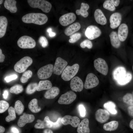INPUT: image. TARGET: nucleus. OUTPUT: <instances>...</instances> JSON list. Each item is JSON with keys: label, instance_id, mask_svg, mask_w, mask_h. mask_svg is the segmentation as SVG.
<instances>
[{"label": "nucleus", "instance_id": "f257e3e1", "mask_svg": "<svg viewBox=\"0 0 133 133\" xmlns=\"http://www.w3.org/2000/svg\"><path fill=\"white\" fill-rule=\"evenodd\" d=\"M48 17L45 14L40 13H31L23 16V22L27 23H33L41 25L46 23L48 20Z\"/></svg>", "mask_w": 133, "mask_h": 133}, {"label": "nucleus", "instance_id": "f03ea898", "mask_svg": "<svg viewBox=\"0 0 133 133\" xmlns=\"http://www.w3.org/2000/svg\"><path fill=\"white\" fill-rule=\"evenodd\" d=\"M79 68L77 64H74L71 66H68L66 67L62 72L61 77L65 81H69L76 75Z\"/></svg>", "mask_w": 133, "mask_h": 133}, {"label": "nucleus", "instance_id": "7ed1b4c3", "mask_svg": "<svg viewBox=\"0 0 133 133\" xmlns=\"http://www.w3.org/2000/svg\"><path fill=\"white\" fill-rule=\"evenodd\" d=\"M27 2L32 7L38 8L46 13H49L52 7L50 3L44 0H28Z\"/></svg>", "mask_w": 133, "mask_h": 133}, {"label": "nucleus", "instance_id": "20e7f679", "mask_svg": "<svg viewBox=\"0 0 133 133\" xmlns=\"http://www.w3.org/2000/svg\"><path fill=\"white\" fill-rule=\"evenodd\" d=\"M32 58L28 56L24 57L15 64L14 69L17 72L20 73L24 72L33 63Z\"/></svg>", "mask_w": 133, "mask_h": 133}, {"label": "nucleus", "instance_id": "39448f33", "mask_svg": "<svg viewBox=\"0 0 133 133\" xmlns=\"http://www.w3.org/2000/svg\"><path fill=\"white\" fill-rule=\"evenodd\" d=\"M17 44L18 46L22 49H32L36 45L35 40L31 37L24 35L21 36L18 40Z\"/></svg>", "mask_w": 133, "mask_h": 133}, {"label": "nucleus", "instance_id": "423d86ee", "mask_svg": "<svg viewBox=\"0 0 133 133\" xmlns=\"http://www.w3.org/2000/svg\"><path fill=\"white\" fill-rule=\"evenodd\" d=\"M53 67L51 64H48L41 67L37 72L38 78L41 79H45L50 77L53 72Z\"/></svg>", "mask_w": 133, "mask_h": 133}, {"label": "nucleus", "instance_id": "0eeeda50", "mask_svg": "<svg viewBox=\"0 0 133 133\" xmlns=\"http://www.w3.org/2000/svg\"><path fill=\"white\" fill-rule=\"evenodd\" d=\"M101 34L100 30L97 26L91 25L88 26L85 32V35L89 39L92 40L99 37Z\"/></svg>", "mask_w": 133, "mask_h": 133}, {"label": "nucleus", "instance_id": "6e6552de", "mask_svg": "<svg viewBox=\"0 0 133 133\" xmlns=\"http://www.w3.org/2000/svg\"><path fill=\"white\" fill-rule=\"evenodd\" d=\"M94 66L96 69L102 74L107 75L108 69L107 64L105 61L101 58H98L94 61Z\"/></svg>", "mask_w": 133, "mask_h": 133}, {"label": "nucleus", "instance_id": "1a4fd4ad", "mask_svg": "<svg viewBox=\"0 0 133 133\" xmlns=\"http://www.w3.org/2000/svg\"><path fill=\"white\" fill-rule=\"evenodd\" d=\"M76 95L73 92L70 91L62 94L58 100L60 104H68L73 102L76 99Z\"/></svg>", "mask_w": 133, "mask_h": 133}, {"label": "nucleus", "instance_id": "9d476101", "mask_svg": "<svg viewBox=\"0 0 133 133\" xmlns=\"http://www.w3.org/2000/svg\"><path fill=\"white\" fill-rule=\"evenodd\" d=\"M99 83V81L97 76L94 74L90 73L86 76L84 87L86 89H91L96 86Z\"/></svg>", "mask_w": 133, "mask_h": 133}, {"label": "nucleus", "instance_id": "9b49d317", "mask_svg": "<svg viewBox=\"0 0 133 133\" xmlns=\"http://www.w3.org/2000/svg\"><path fill=\"white\" fill-rule=\"evenodd\" d=\"M67 64V63L65 60L60 57L57 58L54 66V73L58 75L62 74Z\"/></svg>", "mask_w": 133, "mask_h": 133}, {"label": "nucleus", "instance_id": "f8f14e48", "mask_svg": "<svg viewBox=\"0 0 133 133\" xmlns=\"http://www.w3.org/2000/svg\"><path fill=\"white\" fill-rule=\"evenodd\" d=\"M76 19L75 15L73 13L70 12L61 16L59 19V21L61 25L66 26L73 23Z\"/></svg>", "mask_w": 133, "mask_h": 133}, {"label": "nucleus", "instance_id": "ddd939ff", "mask_svg": "<svg viewBox=\"0 0 133 133\" xmlns=\"http://www.w3.org/2000/svg\"><path fill=\"white\" fill-rule=\"evenodd\" d=\"M80 120L79 118L76 116H72L67 115L64 116L62 118V123L64 125H70L74 127H76L78 126Z\"/></svg>", "mask_w": 133, "mask_h": 133}, {"label": "nucleus", "instance_id": "4468645a", "mask_svg": "<svg viewBox=\"0 0 133 133\" xmlns=\"http://www.w3.org/2000/svg\"><path fill=\"white\" fill-rule=\"evenodd\" d=\"M110 115L109 113L107 110L100 109L96 112L95 119L99 122L101 123H103L108 120Z\"/></svg>", "mask_w": 133, "mask_h": 133}, {"label": "nucleus", "instance_id": "2eb2a0df", "mask_svg": "<svg viewBox=\"0 0 133 133\" xmlns=\"http://www.w3.org/2000/svg\"><path fill=\"white\" fill-rule=\"evenodd\" d=\"M70 85L71 89L76 92H81L83 87V83L82 80L78 76H75L71 79Z\"/></svg>", "mask_w": 133, "mask_h": 133}, {"label": "nucleus", "instance_id": "dca6fc26", "mask_svg": "<svg viewBox=\"0 0 133 133\" xmlns=\"http://www.w3.org/2000/svg\"><path fill=\"white\" fill-rule=\"evenodd\" d=\"M122 17L121 14L119 12H115L112 14L109 18L110 28L114 29L119 26L121 21Z\"/></svg>", "mask_w": 133, "mask_h": 133}, {"label": "nucleus", "instance_id": "f3484780", "mask_svg": "<svg viewBox=\"0 0 133 133\" xmlns=\"http://www.w3.org/2000/svg\"><path fill=\"white\" fill-rule=\"evenodd\" d=\"M34 119L35 117L33 115L24 113L20 117L17 124L19 127H23L26 124L33 122Z\"/></svg>", "mask_w": 133, "mask_h": 133}, {"label": "nucleus", "instance_id": "a211bd4d", "mask_svg": "<svg viewBox=\"0 0 133 133\" xmlns=\"http://www.w3.org/2000/svg\"><path fill=\"white\" fill-rule=\"evenodd\" d=\"M128 33V29L127 25L125 23H122L119 26L117 34L120 41H124L127 38Z\"/></svg>", "mask_w": 133, "mask_h": 133}, {"label": "nucleus", "instance_id": "6ab92c4d", "mask_svg": "<svg viewBox=\"0 0 133 133\" xmlns=\"http://www.w3.org/2000/svg\"><path fill=\"white\" fill-rule=\"evenodd\" d=\"M37 123L34 126L35 128L36 129H43L47 128H52V122L51 121L48 116H46L43 121L39 119L37 120Z\"/></svg>", "mask_w": 133, "mask_h": 133}, {"label": "nucleus", "instance_id": "aec40b11", "mask_svg": "<svg viewBox=\"0 0 133 133\" xmlns=\"http://www.w3.org/2000/svg\"><path fill=\"white\" fill-rule=\"evenodd\" d=\"M94 16L96 21L98 24L101 25H104L106 24V18L100 9H98L95 10Z\"/></svg>", "mask_w": 133, "mask_h": 133}, {"label": "nucleus", "instance_id": "412c9836", "mask_svg": "<svg viewBox=\"0 0 133 133\" xmlns=\"http://www.w3.org/2000/svg\"><path fill=\"white\" fill-rule=\"evenodd\" d=\"M89 120L87 118L82 120L79 123L77 129L78 133H90Z\"/></svg>", "mask_w": 133, "mask_h": 133}, {"label": "nucleus", "instance_id": "4be33fe9", "mask_svg": "<svg viewBox=\"0 0 133 133\" xmlns=\"http://www.w3.org/2000/svg\"><path fill=\"white\" fill-rule=\"evenodd\" d=\"M81 27L79 23L78 22H75L67 27L64 30V33L67 36H70L79 30Z\"/></svg>", "mask_w": 133, "mask_h": 133}, {"label": "nucleus", "instance_id": "5701e85b", "mask_svg": "<svg viewBox=\"0 0 133 133\" xmlns=\"http://www.w3.org/2000/svg\"><path fill=\"white\" fill-rule=\"evenodd\" d=\"M112 45L116 48H118L121 45L120 41L118 36L117 32L114 31L112 32L109 35Z\"/></svg>", "mask_w": 133, "mask_h": 133}, {"label": "nucleus", "instance_id": "b1692460", "mask_svg": "<svg viewBox=\"0 0 133 133\" xmlns=\"http://www.w3.org/2000/svg\"><path fill=\"white\" fill-rule=\"evenodd\" d=\"M60 90L59 88L56 86L51 87L48 90L44 95V97L47 99L54 98L59 94Z\"/></svg>", "mask_w": 133, "mask_h": 133}, {"label": "nucleus", "instance_id": "393cba45", "mask_svg": "<svg viewBox=\"0 0 133 133\" xmlns=\"http://www.w3.org/2000/svg\"><path fill=\"white\" fill-rule=\"evenodd\" d=\"M17 1L15 0H5L4 3V7L12 13L17 12V9L16 6Z\"/></svg>", "mask_w": 133, "mask_h": 133}, {"label": "nucleus", "instance_id": "a878e982", "mask_svg": "<svg viewBox=\"0 0 133 133\" xmlns=\"http://www.w3.org/2000/svg\"><path fill=\"white\" fill-rule=\"evenodd\" d=\"M125 68L123 66H119L116 68L113 72L114 79L116 81L119 79L126 73Z\"/></svg>", "mask_w": 133, "mask_h": 133}, {"label": "nucleus", "instance_id": "bb28decb", "mask_svg": "<svg viewBox=\"0 0 133 133\" xmlns=\"http://www.w3.org/2000/svg\"><path fill=\"white\" fill-rule=\"evenodd\" d=\"M8 21L6 18L3 16L0 17V38L5 35L7 25Z\"/></svg>", "mask_w": 133, "mask_h": 133}, {"label": "nucleus", "instance_id": "cd10ccee", "mask_svg": "<svg viewBox=\"0 0 133 133\" xmlns=\"http://www.w3.org/2000/svg\"><path fill=\"white\" fill-rule=\"evenodd\" d=\"M89 8V6L88 4L82 2L80 9L77 10L76 11V13L77 15H81L83 17H86L88 15V13L87 11Z\"/></svg>", "mask_w": 133, "mask_h": 133}, {"label": "nucleus", "instance_id": "c85d7f7f", "mask_svg": "<svg viewBox=\"0 0 133 133\" xmlns=\"http://www.w3.org/2000/svg\"><path fill=\"white\" fill-rule=\"evenodd\" d=\"M52 86L51 82L47 80L40 81L39 82L36 89L37 91L48 90L51 88Z\"/></svg>", "mask_w": 133, "mask_h": 133}, {"label": "nucleus", "instance_id": "c756f323", "mask_svg": "<svg viewBox=\"0 0 133 133\" xmlns=\"http://www.w3.org/2000/svg\"><path fill=\"white\" fill-rule=\"evenodd\" d=\"M118 123L116 121H112L104 124L103 126V129L107 131H113L118 128Z\"/></svg>", "mask_w": 133, "mask_h": 133}, {"label": "nucleus", "instance_id": "7c9ffc66", "mask_svg": "<svg viewBox=\"0 0 133 133\" xmlns=\"http://www.w3.org/2000/svg\"><path fill=\"white\" fill-rule=\"evenodd\" d=\"M132 74L129 72H126L122 77L117 81V83L120 85H125L129 83L132 79Z\"/></svg>", "mask_w": 133, "mask_h": 133}, {"label": "nucleus", "instance_id": "2f4dec72", "mask_svg": "<svg viewBox=\"0 0 133 133\" xmlns=\"http://www.w3.org/2000/svg\"><path fill=\"white\" fill-rule=\"evenodd\" d=\"M28 108L33 113H38L41 110V108L38 106L37 100L36 99H34L30 101L28 104Z\"/></svg>", "mask_w": 133, "mask_h": 133}, {"label": "nucleus", "instance_id": "473e14b6", "mask_svg": "<svg viewBox=\"0 0 133 133\" xmlns=\"http://www.w3.org/2000/svg\"><path fill=\"white\" fill-rule=\"evenodd\" d=\"M104 107L113 114H116L117 113V111L115 108L116 105L114 103L110 101L106 102L103 105Z\"/></svg>", "mask_w": 133, "mask_h": 133}, {"label": "nucleus", "instance_id": "72a5a7b5", "mask_svg": "<svg viewBox=\"0 0 133 133\" xmlns=\"http://www.w3.org/2000/svg\"><path fill=\"white\" fill-rule=\"evenodd\" d=\"M14 109L15 112L18 115L21 114L24 109V106L19 100L16 101L15 104Z\"/></svg>", "mask_w": 133, "mask_h": 133}, {"label": "nucleus", "instance_id": "f704fd0d", "mask_svg": "<svg viewBox=\"0 0 133 133\" xmlns=\"http://www.w3.org/2000/svg\"><path fill=\"white\" fill-rule=\"evenodd\" d=\"M8 115L6 117L5 120L6 122H9L14 120L16 118V116L14 108L12 106L8 108Z\"/></svg>", "mask_w": 133, "mask_h": 133}, {"label": "nucleus", "instance_id": "c9c22d12", "mask_svg": "<svg viewBox=\"0 0 133 133\" xmlns=\"http://www.w3.org/2000/svg\"><path fill=\"white\" fill-rule=\"evenodd\" d=\"M123 100L125 103L130 105L133 106V96L130 93H127L123 97Z\"/></svg>", "mask_w": 133, "mask_h": 133}, {"label": "nucleus", "instance_id": "e433bc0d", "mask_svg": "<svg viewBox=\"0 0 133 133\" xmlns=\"http://www.w3.org/2000/svg\"><path fill=\"white\" fill-rule=\"evenodd\" d=\"M38 85V84L36 83H32L28 85L26 90V93L29 94H31L34 93L36 90Z\"/></svg>", "mask_w": 133, "mask_h": 133}, {"label": "nucleus", "instance_id": "4c0bfd02", "mask_svg": "<svg viewBox=\"0 0 133 133\" xmlns=\"http://www.w3.org/2000/svg\"><path fill=\"white\" fill-rule=\"evenodd\" d=\"M23 90L22 86L20 84H17L10 88V92L11 93L17 94L21 93Z\"/></svg>", "mask_w": 133, "mask_h": 133}, {"label": "nucleus", "instance_id": "58836bf2", "mask_svg": "<svg viewBox=\"0 0 133 133\" xmlns=\"http://www.w3.org/2000/svg\"><path fill=\"white\" fill-rule=\"evenodd\" d=\"M32 75V72L31 71L29 70L26 71L23 73L20 78L21 82L22 83H26Z\"/></svg>", "mask_w": 133, "mask_h": 133}, {"label": "nucleus", "instance_id": "ea45409f", "mask_svg": "<svg viewBox=\"0 0 133 133\" xmlns=\"http://www.w3.org/2000/svg\"><path fill=\"white\" fill-rule=\"evenodd\" d=\"M103 7L104 8L111 11H114L116 9L115 7L110 0L105 1L103 3Z\"/></svg>", "mask_w": 133, "mask_h": 133}, {"label": "nucleus", "instance_id": "a19ab883", "mask_svg": "<svg viewBox=\"0 0 133 133\" xmlns=\"http://www.w3.org/2000/svg\"><path fill=\"white\" fill-rule=\"evenodd\" d=\"M81 36V34L80 33H74L70 36V38L69 40V42L71 43H74L79 40Z\"/></svg>", "mask_w": 133, "mask_h": 133}, {"label": "nucleus", "instance_id": "79ce46f5", "mask_svg": "<svg viewBox=\"0 0 133 133\" xmlns=\"http://www.w3.org/2000/svg\"><path fill=\"white\" fill-rule=\"evenodd\" d=\"M9 104L7 102L3 100L0 101V113H2L5 112L8 108Z\"/></svg>", "mask_w": 133, "mask_h": 133}, {"label": "nucleus", "instance_id": "37998d69", "mask_svg": "<svg viewBox=\"0 0 133 133\" xmlns=\"http://www.w3.org/2000/svg\"><path fill=\"white\" fill-rule=\"evenodd\" d=\"M80 46L82 48H83L87 47L88 49H90L92 48L93 44L92 42L90 40L88 39H86L81 43Z\"/></svg>", "mask_w": 133, "mask_h": 133}, {"label": "nucleus", "instance_id": "c03bdc74", "mask_svg": "<svg viewBox=\"0 0 133 133\" xmlns=\"http://www.w3.org/2000/svg\"><path fill=\"white\" fill-rule=\"evenodd\" d=\"M38 42L41 46L44 48L46 47L48 44L47 39L44 36H41L39 37Z\"/></svg>", "mask_w": 133, "mask_h": 133}, {"label": "nucleus", "instance_id": "a18cd8bd", "mask_svg": "<svg viewBox=\"0 0 133 133\" xmlns=\"http://www.w3.org/2000/svg\"><path fill=\"white\" fill-rule=\"evenodd\" d=\"M61 119L62 118L60 117L57 119L56 122H52V126L51 128L56 129L59 128L62 124Z\"/></svg>", "mask_w": 133, "mask_h": 133}, {"label": "nucleus", "instance_id": "49530a36", "mask_svg": "<svg viewBox=\"0 0 133 133\" xmlns=\"http://www.w3.org/2000/svg\"><path fill=\"white\" fill-rule=\"evenodd\" d=\"M79 109L80 116L82 117H84L86 114V110L84 106L82 104H80Z\"/></svg>", "mask_w": 133, "mask_h": 133}, {"label": "nucleus", "instance_id": "de8ad7c7", "mask_svg": "<svg viewBox=\"0 0 133 133\" xmlns=\"http://www.w3.org/2000/svg\"><path fill=\"white\" fill-rule=\"evenodd\" d=\"M17 78V76L16 74L10 75L6 77L4 80L6 82H8L13 80H14Z\"/></svg>", "mask_w": 133, "mask_h": 133}, {"label": "nucleus", "instance_id": "09e8293b", "mask_svg": "<svg viewBox=\"0 0 133 133\" xmlns=\"http://www.w3.org/2000/svg\"><path fill=\"white\" fill-rule=\"evenodd\" d=\"M128 111L129 115L133 117V106H130L128 108Z\"/></svg>", "mask_w": 133, "mask_h": 133}, {"label": "nucleus", "instance_id": "8fccbe9b", "mask_svg": "<svg viewBox=\"0 0 133 133\" xmlns=\"http://www.w3.org/2000/svg\"><path fill=\"white\" fill-rule=\"evenodd\" d=\"M5 58L4 55L2 53L1 50L0 49V62L2 63L4 61Z\"/></svg>", "mask_w": 133, "mask_h": 133}, {"label": "nucleus", "instance_id": "3c124183", "mask_svg": "<svg viewBox=\"0 0 133 133\" xmlns=\"http://www.w3.org/2000/svg\"><path fill=\"white\" fill-rule=\"evenodd\" d=\"M111 1L115 7L118 6L119 4L120 1L119 0H111Z\"/></svg>", "mask_w": 133, "mask_h": 133}, {"label": "nucleus", "instance_id": "603ef678", "mask_svg": "<svg viewBox=\"0 0 133 133\" xmlns=\"http://www.w3.org/2000/svg\"><path fill=\"white\" fill-rule=\"evenodd\" d=\"M8 95V91L7 90H5L3 94V98L5 99H6L7 98Z\"/></svg>", "mask_w": 133, "mask_h": 133}, {"label": "nucleus", "instance_id": "864d4df0", "mask_svg": "<svg viewBox=\"0 0 133 133\" xmlns=\"http://www.w3.org/2000/svg\"><path fill=\"white\" fill-rule=\"evenodd\" d=\"M11 131L14 133H19L18 129L15 127H12L11 129Z\"/></svg>", "mask_w": 133, "mask_h": 133}, {"label": "nucleus", "instance_id": "5fc2aeb1", "mask_svg": "<svg viewBox=\"0 0 133 133\" xmlns=\"http://www.w3.org/2000/svg\"><path fill=\"white\" fill-rule=\"evenodd\" d=\"M43 133H53L51 130L47 129L44 130Z\"/></svg>", "mask_w": 133, "mask_h": 133}, {"label": "nucleus", "instance_id": "6e6d98bb", "mask_svg": "<svg viewBox=\"0 0 133 133\" xmlns=\"http://www.w3.org/2000/svg\"><path fill=\"white\" fill-rule=\"evenodd\" d=\"M49 33V36L51 37L55 36L56 34L55 33L53 32L52 31L50 32Z\"/></svg>", "mask_w": 133, "mask_h": 133}, {"label": "nucleus", "instance_id": "4d7b16f0", "mask_svg": "<svg viewBox=\"0 0 133 133\" xmlns=\"http://www.w3.org/2000/svg\"><path fill=\"white\" fill-rule=\"evenodd\" d=\"M5 131V129L3 127L0 126V133H3Z\"/></svg>", "mask_w": 133, "mask_h": 133}, {"label": "nucleus", "instance_id": "13d9d810", "mask_svg": "<svg viewBox=\"0 0 133 133\" xmlns=\"http://www.w3.org/2000/svg\"><path fill=\"white\" fill-rule=\"evenodd\" d=\"M129 127L131 129L133 130V119L132 120L130 121Z\"/></svg>", "mask_w": 133, "mask_h": 133}, {"label": "nucleus", "instance_id": "bf43d9fd", "mask_svg": "<svg viewBox=\"0 0 133 133\" xmlns=\"http://www.w3.org/2000/svg\"><path fill=\"white\" fill-rule=\"evenodd\" d=\"M47 31L49 33L52 31L51 28H48L47 30Z\"/></svg>", "mask_w": 133, "mask_h": 133}, {"label": "nucleus", "instance_id": "052dcab7", "mask_svg": "<svg viewBox=\"0 0 133 133\" xmlns=\"http://www.w3.org/2000/svg\"><path fill=\"white\" fill-rule=\"evenodd\" d=\"M3 0H0V4H1L3 2Z\"/></svg>", "mask_w": 133, "mask_h": 133}, {"label": "nucleus", "instance_id": "680f3d73", "mask_svg": "<svg viewBox=\"0 0 133 133\" xmlns=\"http://www.w3.org/2000/svg\"><path fill=\"white\" fill-rule=\"evenodd\" d=\"M132 69H133V66H132Z\"/></svg>", "mask_w": 133, "mask_h": 133}]
</instances>
